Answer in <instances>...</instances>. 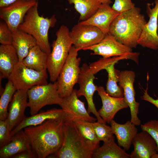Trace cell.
I'll use <instances>...</instances> for the list:
<instances>
[{"label": "cell", "instance_id": "16", "mask_svg": "<svg viewBox=\"0 0 158 158\" xmlns=\"http://www.w3.org/2000/svg\"><path fill=\"white\" fill-rule=\"evenodd\" d=\"M83 50H91L93 51L91 55H100L104 58L121 56L132 52L131 48L118 41L109 33L106 34L99 43Z\"/></svg>", "mask_w": 158, "mask_h": 158}, {"label": "cell", "instance_id": "38", "mask_svg": "<svg viewBox=\"0 0 158 158\" xmlns=\"http://www.w3.org/2000/svg\"><path fill=\"white\" fill-rule=\"evenodd\" d=\"M18 0H0V7L7 6Z\"/></svg>", "mask_w": 158, "mask_h": 158}, {"label": "cell", "instance_id": "8", "mask_svg": "<svg viewBox=\"0 0 158 158\" xmlns=\"http://www.w3.org/2000/svg\"><path fill=\"white\" fill-rule=\"evenodd\" d=\"M28 107L31 115L38 113L44 107L61 104L62 98L58 91L57 81L45 85L35 86L27 91Z\"/></svg>", "mask_w": 158, "mask_h": 158}, {"label": "cell", "instance_id": "30", "mask_svg": "<svg viewBox=\"0 0 158 158\" xmlns=\"http://www.w3.org/2000/svg\"><path fill=\"white\" fill-rule=\"evenodd\" d=\"M16 90L12 83L8 80L1 94L0 120H5L7 118L8 115V105Z\"/></svg>", "mask_w": 158, "mask_h": 158}, {"label": "cell", "instance_id": "2", "mask_svg": "<svg viewBox=\"0 0 158 158\" xmlns=\"http://www.w3.org/2000/svg\"><path fill=\"white\" fill-rule=\"evenodd\" d=\"M147 23L140 8L135 7L117 16L111 23L108 33L121 43L131 48H135Z\"/></svg>", "mask_w": 158, "mask_h": 158}, {"label": "cell", "instance_id": "34", "mask_svg": "<svg viewBox=\"0 0 158 158\" xmlns=\"http://www.w3.org/2000/svg\"><path fill=\"white\" fill-rule=\"evenodd\" d=\"M135 7L132 0H115L112 8L118 13H121L130 10Z\"/></svg>", "mask_w": 158, "mask_h": 158}, {"label": "cell", "instance_id": "31", "mask_svg": "<svg viewBox=\"0 0 158 158\" xmlns=\"http://www.w3.org/2000/svg\"><path fill=\"white\" fill-rule=\"evenodd\" d=\"M93 126L99 141H107L114 136L111 126L107 125L106 123L95 121L93 122Z\"/></svg>", "mask_w": 158, "mask_h": 158}, {"label": "cell", "instance_id": "33", "mask_svg": "<svg viewBox=\"0 0 158 158\" xmlns=\"http://www.w3.org/2000/svg\"><path fill=\"white\" fill-rule=\"evenodd\" d=\"M13 32L6 23L0 22V43L1 44L12 45Z\"/></svg>", "mask_w": 158, "mask_h": 158}, {"label": "cell", "instance_id": "37", "mask_svg": "<svg viewBox=\"0 0 158 158\" xmlns=\"http://www.w3.org/2000/svg\"><path fill=\"white\" fill-rule=\"evenodd\" d=\"M147 90V87L146 90H144V94L141 97V99L151 103L158 109V98L157 99H155L150 96L148 93Z\"/></svg>", "mask_w": 158, "mask_h": 158}, {"label": "cell", "instance_id": "4", "mask_svg": "<svg viewBox=\"0 0 158 158\" xmlns=\"http://www.w3.org/2000/svg\"><path fill=\"white\" fill-rule=\"evenodd\" d=\"M67 26H61L56 32V38L51 44L52 49L47 57V70L50 79L53 83L56 81L65 63L73 44Z\"/></svg>", "mask_w": 158, "mask_h": 158}, {"label": "cell", "instance_id": "23", "mask_svg": "<svg viewBox=\"0 0 158 158\" xmlns=\"http://www.w3.org/2000/svg\"><path fill=\"white\" fill-rule=\"evenodd\" d=\"M31 149L29 140L23 130L11 137L6 144L0 147V158H12L18 154Z\"/></svg>", "mask_w": 158, "mask_h": 158}, {"label": "cell", "instance_id": "24", "mask_svg": "<svg viewBox=\"0 0 158 158\" xmlns=\"http://www.w3.org/2000/svg\"><path fill=\"white\" fill-rule=\"evenodd\" d=\"M19 62L16 51L12 45H0V77L8 78Z\"/></svg>", "mask_w": 158, "mask_h": 158}, {"label": "cell", "instance_id": "27", "mask_svg": "<svg viewBox=\"0 0 158 158\" xmlns=\"http://www.w3.org/2000/svg\"><path fill=\"white\" fill-rule=\"evenodd\" d=\"M48 55L37 45L31 50L22 62L29 68L39 71H46Z\"/></svg>", "mask_w": 158, "mask_h": 158}, {"label": "cell", "instance_id": "36", "mask_svg": "<svg viewBox=\"0 0 158 158\" xmlns=\"http://www.w3.org/2000/svg\"><path fill=\"white\" fill-rule=\"evenodd\" d=\"M13 158H38L35 152L32 149L26 150L14 155Z\"/></svg>", "mask_w": 158, "mask_h": 158}, {"label": "cell", "instance_id": "11", "mask_svg": "<svg viewBox=\"0 0 158 158\" xmlns=\"http://www.w3.org/2000/svg\"><path fill=\"white\" fill-rule=\"evenodd\" d=\"M105 35L95 26L79 23L73 27L69 33L73 45L79 51L99 43Z\"/></svg>", "mask_w": 158, "mask_h": 158}, {"label": "cell", "instance_id": "13", "mask_svg": "<svg viewBox=\"0 0 158 158\" xmlns=\"http://www.w3.org/2000/svg\"><path fill=\"white\" fill-rule=\"evenodd\" d=\"M135 78V72L131 71L124 70L118 73L119 85L123 89L124 98L129 107L131 115L130 121L136 126L141 124L138 114L140 103L135 99V93L134 83Z\"/></svg>", "mask_w": 158, "mask_h": 158}, {"label": "cell", "instance_id": "25", "mask_svg": "<svg viewBox=\"0 0 158 158\" xmlns=\"http://www.w3.org/2000/svg\"><path fill=\"white\" fill-rule=\"evenodd\" d=\"M12 45L16 51L19 62H22L31 50L37 45L33 36L18 29L13 32Z\"/></svg>", "mask_w": 158, "mask_h": 158}, {"label": "cell", "instance_id": "15", "mask_svg": "<svg viewBox=\"0 0 158 158\" xmlns=\"http://www.w3.org/2000/svg\"><path fill=\"white\" fill-rule=\"evenodd\" d=\"M154 3L152 8L151 4H147L146 13L149 19L144 26L138 44L142 47L156 50L158 49V0H155Z\"/></svg>", "mask_w": 158, "mask_h": 158}, {"label": "cell", "instance_id": "39", "mask_svg": "<svg viewBox=\"0 0 158 158\" xmlns=\"http://www.w3.org/2000/svg\"><path fill=\"white\" fill-rule=\"evenodd\" d=\"M102 3H107L110 4L112 3L111 0H100Z\"/></svg>", "mask_w": 158, "mask_h": 158}, {"label": "cell", "instance_id": "21", "mask_svg": "<svg viewBox=\"0 0 158 158\" xmlns=\"http://www.w3.org/2000/svg\"><path fill=\"white\" fill-rule=\"evenodd\" d=\"M65 114L62 109L53 108L39 113L25 117L11 132L13 136L17 133L27 127L40 125L46 121L51 119L63 118Z\"/></svg>", "mask_w": 158, "mask_h": 158}, {"label": "cell", "instance_id": "28", "mask_svg": "<svg viewBox=\"0 0 158 158\" xmlns=\"http://www.w3.org/2000/svg\"><path fill=\"white\" fill-rule=\"evenodd\" d=\"M73 122L81 137L90 150L94 152L99 147L100 141L96 136L93 122L78 120Z\"/></svg>", "mask_w": 158, "mask_h": 158}, {"label": "cell", "instance_id": "40", "mask_svg": "<svg viewBox=\"0 0 158 158\" xmlns=\"http://www.w3.org/2000/svg\"><path fill=\"white\" fill-rule=\"evenodd\" d=\"M152 158H158V154L157 153L153 155L151 157Z\"/></svg>", "mask_w": 158, "mask_h": 158}, {"label": "cell", "instance_id": "1", "mask_svg": "<svg viewBox=\"0 0 158 158\" xmlns=\"http://www.w3.org/2000/svg\"><path fill=\"white\" fill-rule=\"evenodd\" d=\"M64 121L63 118L49 119L23 129L38 158H45L59 150L63 140Z\"/></svg>", "mask_w": 158, "mask_h": 158}, {"label": "cell", "instance_id": "12", "mask_svg": "<svg viewBox=\"0 0 158 158\" xmlns=\"http://www.w3.org/2000/svg\"><path fill=\"white\" fill-rule=\"evenodd\" d=\"M37 0H18L10 4L0 7V18L12 32L18 29L29 10Z\"/></svg>", "mask_w": 158, "mask_h": 158}, {"label": "cell", "instance_id": "18", "mask_svg": "<svg viewBox=\"0 0 158 158\" xmlns=\"http://www.w3.org/2000/svg\"><path fill=\"white\" fill-rule=\"evenodd\" d=\"M97 91L102 104L101 108L98 112L106 122L110 123L119 111L128 107L124 97L117 98L109 95L103 87H98Z\"/></svg>", "mask_w": 158, "mask_h": 158}, {"label": "cell", "instance_id": "22", "mask_svg": "<svg viewBox=\"0 0 158 158\" xmlns=\"http://www.w3.org/2000/svg\"><path fill=\"white\" fill-rule=\"evenodd\" d=\"M110 124L112 133L116 136L118 145L125 150H129L133 139L138 133V129L136 126L130 121L121 124L116 122L114 119Z\"/></svg>", "mask_w": 158, "mask_h": 158}, {"label": "cell", "instance_id": "29", "mask_svg": "<svg viewBox=\"0 0 158 158\" xmlns=\"http://www.w3.org/2000/svg\"><path fill=\"white\" fill-rule=\"evenodd\" d=\"M73 4L76 10L80 14L79 20H85L92 16L99 9L102 3L100 0H67Z\"/></svg>", "mask_w": 158, "mask_h": 158}, {"label": "cell", "instance_id": "9", "mask_svg": "<svg viewBox=\"0 0 158 158\" xmlns=\"http://www.w3.org/2000/svg\"><path fill=\"white\" fill-rule=\"evenodd\" d=\"M47 71H39L27 67L19 62L8 78L17 90L27 91L32 87L48 83Z\"/></svg>", "mask_w": 158, "mask_h": 158}, {"label": "cell", "instance_id": "10", "mask_svg": "<svg viewBox=\"0 0 158 158\" xmlns=\"http://www.w3.org/2000/svg\"><path fill=\"white\" fill-rule=\"evenodd\" d=\"M94 75L89 66L86 63L82 65L77 83L79 89L77 90L76 94L78 97L83 96L85 98L88 105L87 110L89 114H94L97 121L106 123L99 115L93 102V95L98 87L94 83Z\"/></svg>", "mask_w": 158, "mask_h": 158}, {"label": "cell", "instance_id": "5", "mask_svg": "<svg viewBox=\"0 0 158 158\" xmlns=\"http://www.w3.org/2000/svg\"><path fill=\"white\" fill-rule=\"evenodd\" d=\"M63 140L59 150L54 154L58 158H91L93 151L87 146L74 122L65 121Z\"/></svg>", "mask_w": 158, "mask_h": 158}, {"label": "cell", "instance_id": "26", "mask_svg": "<svg viewBox=\"0 0 158 158\" xmlns=\"http://www.w3.org/2000/svg\"><path fill=\"white\" fill-rule=\"evenodd\" d=\"M117 145L114 136L109 141L104 142L103 145L94 152L92 158H129L130 154L125 150Z\"/></svg>", "mask_w": 158, "mask_h": 158}, {"label": "cell", "instance_id": "14", "mask_svg": "<svg viewBox=\"0 0 158 158\" xmlns=\"http://www.w3.org/2000/svg\"><path fill=\"white\" fill-rule=\"evenodd\" d=\"M76 91V89H74L69 95L62 98L59 105L65 113V121L78 120L95 121L97 118L90 115L85 108L84 102L78 99Z\"/></svg>", "mask_w": 158, "mask_h": 158}, {"label": "cell", "instance_id": "20", "mask_svg": "<svg viewBox=\"0 0 158 158\" xmlns=\"http://www.w3.org/2000/svg\"><path fill=\"white\" fill-rule=\"evenodd\" d=\"M133 150L130 155L131 158H150L157 153L156 142L147 131L138 133L133 140Z\"/></svg>", "mask_w": 158, "mask_h": 158}, {"label": "cell", "instance_id": "19", "mask_svg": "<svg viewBox=\"0 0 158 158\" xmlns=\"http://www.w3.org/2000/svg\"><path fill=\"white\" fill-rule=\"evenodd\" d=\"M120 13L113 10L109 4L102 3L92 16L87 20L79 23L95 26L106 34L109 32L111 23Z\"/></svg>", "mask_w": 158, "mask_h": 158}, {"label": "cell", "instance_id": "3", "mask_svg": "<svg viewBox=\"0 0 158 158\" xmlns=\"http://www.w3.org/2000/svg\"><path fill=\"white\" fill-rule=\"evenodd\" d=\"M37 1L27 12L18 29L33 36L41 50L49 54L51 49L49 40V30L55 26L57 19L55 15L50 18L40 16Z\"/></svg>", "mask_w": 158, "mask_h": 158}, {"label": "cell", "instance_id": "35", "mask_svg": "<svg viewBox=\"0 0 158 158\" xmlns=\"http://www.w3.org/2000/svg\"><path fill=\"white\" fill-rule=\"evenodd\" d=\"M11 132L7 125L6 120H0V147H1L6 144L11 137Z\"/></svg>", "mask_w": 158, "mask_h": 158}, {"label": "cell", "instance_id": "17", "mask_svg": "<svg viewBox=\"0 0 158 158\" xmlns=\"http://www.w3.org/2000/svg\"><path fill=\"white\" fill-rule=\"evenodd\" d=\"M28 107L27 91L17 90L10 102L8 116L6 119L8 128L11 132L26 117L25 112Z\"/></svg>", "mask_w": 158, "mask_h": 158}, {"label": "cell", "instance_id": "32", "mask_svg": "<svg viewBox=\"0 0 158 158\" xmlns=\"http://www.w3.org/2000/svg\"><path fill=\"white\" fill-rule=\"evenodd\" d=\"M140 127L142 130L147 132L154 140L157 145L156 150L158 152V120H151L141 124Z\"/></svg>", "mask_w": 158, "mask_h": 158}, {"label": "cell", "instance_id": "6", "mask_svg": "<svg viewBox=\"0 0 158 158\" xmlns=\"http://www.w3.org/2000/svg\"><path fill=\"white\" fill-rule=\"evenodd\" d=\"M136 58L135 53L127 54L112 58H102L98 61L90 64L89 67L93 73L95 74L102 70H105L108 73V80L106 85V92L110 96L117 98L124 97L123 89L117 85L118 82L119 72L114 67L116 63L121 60L130 59L133 61Z\"/></svg>", "mask_w": 158, "mask_h": 158}, {"label": "cell", "instance_id": "7", "mask_svg": "<svg viewBox=\"0 0 158 158\" xmlns=\"http://www.w3.org/2000/svg\"><path fill=\"white\" fill-rule=\"evenodd\" d=\"M79 51L73 45L57 79L58 91L62 98L69 95L78 83L80 71L81 59L78 57Z\"/></svg>", "mask_w": 158, "mask_h": 158}]
</instances>
